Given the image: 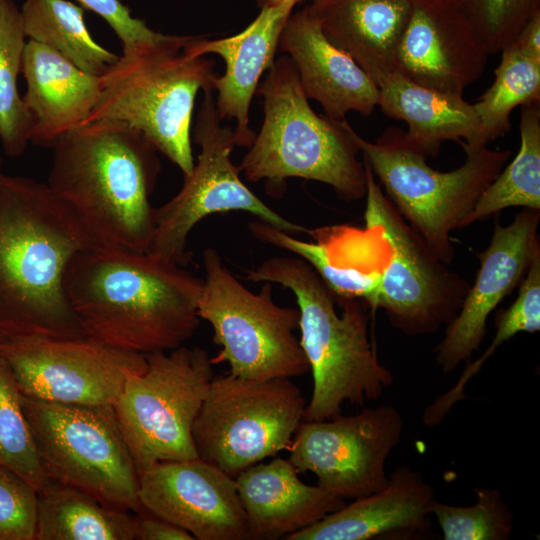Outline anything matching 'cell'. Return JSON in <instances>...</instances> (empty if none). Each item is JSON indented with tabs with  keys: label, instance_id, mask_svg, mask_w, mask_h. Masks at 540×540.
I'll return each mask as SVG.
<instances>
[{
	"label": "cell",
	"instance_id": "1",
	"mask_svg": "<svg viewBox=\"0 0 540 540\" xmlns=\"http://www.w3.org/2000/svg\"><path fill=\"white\" fill-rule=\"evenodd\" d=\"M150 252L89 246L70 261L64 289L86 336L138 353L166 352L196 332L203 279Z\"/></svg>",
	"mask_w": 540,
	"mask_h": 540
},
{
	"label": "cell",
	"instance_id": "2",
	"mask_svg": "<svg viewBox=\"0 0 540 540\" xmlns=\"http://www.w3.org/2000/svg\"><path fill=\"white\" fill-rule=\"evenodd\" d=\"M89 246L47 183L0 175V336H86L64 277L72 258Z\"/></svg>",
	"mask_w": 540,
	"mask_h": 540
},
{
	"label": "cell",
	"instance_id": "3",
	"mask_svg": "<svg viewBox=\"0 0 540 540\" xmlns=\"http://www.w3.org/2000/svg\"><path fill=\"white\" fill-rule=\"evenodd\" d=\"M51 149L47 185L92 245L148 252L155 227L150 197L161 167L147 138L123 123L98 120Z\"/></svg>",
	"mask_w": 540,
	"mask_h": 540
},
{
	"label": "cell",
	"instance_id": "4",
	"mask_svg": "<svg viewBox=\"0 0 540 540\" xmlns=\"http://www.w3.org/2000/svg\"><path fill=\"white\" fill-rule=\"evenodd\" d=\"M245 279L289 289L300 312V345L313 376L304 420L338 417L342 406H363L392 386V372L379 362L368 335V305L336 299L312 266L301 257L278 256L244 270Z\"/></svg>",
	"mask_w": 540,
	"mask_h": 540
},
{
	"label": "cell",
	"instance_id": "5",
	"mask_svg": "<svg viewBox=\"0 0 540 540\" xmlns=\"http://www.w3.org/2000/svg\"><path fill=\"white\" fill-rule=\"evenodd\" d=\"M256 93L263 98L264 118L238 167L247 181L265 180L272 193L285 180L302 178L331 186L346 202L365 197L366 171L354 129L346 119L311 108L287 55L275 58Z\"/></svg>",
	"mask_w": 540,
	"mask_h": 540
},
{
	"label": "cell",
	"instance_id": "6",
	"mask_svg": "<svg viewBox=\"0 0 540 540\" xmlns=\"http://www.w3.org/2000/svg\"><path fill=\"white\" fill-rule=\"evenodd\" d=\"M190 36L162 34L120 56L101 76L98 102L84 124L108 120L142 133L189 176L194 168L191 122L199 91L214 90L215 62L190 55ZM83 124V125H84Z\"/></svg>",
	"mask_w": 540,
	"mask_h": 540
},
{
	"label": "cell",
	"instance_id": "7",
	"mask_svg": "<svg viewBox=\"0 0 540 540\" xmlns=\"http://www.w3.org/2000/svg\"><path fill=\"white\" fill-rule=\"evenodd\" d=\"M354 140L403 219L445 264L454 257L451 233L468 225L479 197L508 161L509 150L460 143L466 159L447 172L427 163L399 127H388L370 142L353 130Z\"/></svg>",
	"mask_w": 540,
	"mask_h": 540
},
{
	"label": "cell",
	"instance_id": "8",
	"mask_svg": "<svg viewBox=\"0 0 540 540\" xmlns=\"http://www.w3.org/2000/svg\"><path fill=\"white\" fill-rule=\"evenodd\" d=\"M203 265L198 316L211 325L213 343L221 348L212 363H227L230 375L259 381L309 372L294 334L299 309L276 304L270 282H263L258 293L250 291L213 248L204 251Z\"/></svg>",
	"mask_w": 540,
	"mask_h": 540
},
{
	"label": "cell",
	"instance_id": "9",
	"mask_svg": "<svg viewBox=\"0 0 540 540\" xmlns=\"http://www.w3.org/2000/svg\"><path fill=\"white\" fill-rule=\"evenodd\" d=\"M209 353L180 346L146 355L113 405L138 473L164 461L198 458L192 428L214 377Z\"/></svg>",
	"mask_w": 540,
	"mask_h": 540
},
{
	"label": "cell",
	"instance_id": "10",
	"mask_svg": "<svg viewBox=\"0 0 540 540\" xmlns=\"http://www.w3.org/2000/svg\"><path fill=\"white\" fill-rule=\"evenodd\" d=\"M21 403L49 480L118 509H143L139 473L112 405L62 404L22 394Z\"/></svg>",
	"mask_w": 540,
	"mask_h": 540
},
{
	"label": "cell",
	"instance_id": "11",
	"mask_svg": "<svg viewBox=\"0 0 540 540\" xmlns=\"http://www.w3.org/2000/svg\"><path fill=\"white\" fill-rule=\"evenodd\" d=\"M305 409L290 378L214 376L192 428L197 455L235 478L288 449Z\"/></svg>",
	"mask_w": 540,
	"mask_h": 540
},
{
	"label": "cell",
	"instance_id": "12",
	"mask_svg": "<svg viewBox=\"0 0 540 540\" xmlns=\"http://www.w3.org/2000/svg\"><path fill=\"white\" fill-rule=\"evenodd\" d=\"M221 121L213 90L203 91L193 129V140L200 146L197 163L192 173L184 177L180 191L155 208V227L148 252L181 266L191 261L186 249L190 232L212 214L245 211L291 235L308 230L282 217L244 184L231 160L237 146L234 129Z\"/></svg>",
	"mask_w": 540,
	"mask_h": 540
},
{
	"label": "cell",
	"instance_id": "13",
	"mask_svg": "<svg viewBox=\"0 0 540 540\" xmlns=\"http://www.w3.org/2000/svg\"><path fill=\"white\" fill-rule=\"evenodd\" d=\"M362 160L366 171V227L379 230L389 249V260L380 270L378 308L405 335L434 333L456 316L470 284L430 250Z\"/></svg>",
	"mask_w": 540,
	"mask_h": 540
},
{
	"label": "cell",
	"instance_id": "14",
	"mask_svg": "<svg viewBox=\"0 0 540 540\" xmlns=\"http://www.w3.org/2000/svg\"><path fill=\"white\" fill-rule=\"evenodd\" d=\"M0 355L22 395L62 404L113 406L127 374L146 368V355L88 336H0Z\"/></svg>",
	"mask_w": 540,
	"mask_h": 540
},
{
	"label": "cell",
	"instance_id": "15",
	"mask_svg": "<svg viewBox=\"0 0 540 540\" xmlns=\"http://www.w3.org/2000/svg\"><path fill=\"white\" fill-rule=\"evenodd\" d=\"M404 421L391 405L354 415L303 420L289 446L298 472H311L319 486L342 499H357L384 488L386 461L400 443Z\"/></svg>",
	"mask_w": 540,
	"mask_h": 540
},
{
	"label": "cell",
	"instance_id": "16",
	"mask_svg": "<svg viewBox=\"0 0 540 540\" xmlns=\"http://www.w3.org/2000/svg\"><path fill=\"white\" fill-rule=\"evenodd\" d=\"M138 493L143 509L194 539H249L235 478L199 457L149 467L139 474Z\"/></svg>",
	"mask_w": 540,
	"mask_h": 540
},
{
	"label": "cell",
	"instance_id": "17",
	"mask_svg": "<svg viewBox=\"0 0 540 540\" xmlns=\"http://www.w3.org/2000/svg\"><path fill=\"white\" fill-rule=\"evenodd\" d=\"M488 56L461 2L413 0L395 67L418 85L463 97L482 76Z\"/></svg>",
	"mask_w": 540,
	"mask_h": 540
},
{
	"label": "cell",
	"instance_id": "18",
	"mask_svg": "<svg viewBox=\"0 0 540 540\" xmlns=\"http://www.w3.org/2000/svg\"><path fill=\"white\" fill-rule=\"evenodd\" d=\"M540 210L524 208L502 226L497 220L488 247L477 253L480 267L462 305L435 348L443 372H451L479 348L489 315L524 278L540 254Z\"/></svg>",
	"mask_w": 540,
	"mask_h": 540
},
{
	"label": "cell",
	"instance_id": "19",
	"mask_svg": "<svg viewBox=\"0 0 540 540\" xmlns=\"http://www.w3.org/2000/svg\"><path fill=\"white\" fill-rule=\"evenodd\" d=\"M296 4L293 0L279 5L262 3L258 16L240 33L214 40L190 36L186 43L192 56L213 53L225 61V73L213 82L215 103L221 120H235L237 146L249 148L254 140L250 104L264 72L275 61L281 32Z\"/></svg>",
	"mask_w": 540,
	"mask_h": 540
},
{
	"label": "cell",
	"instance_id": "20",
	"mask_svg": "<svg viewBox=\"0 0 540 540\" xmlns=\"http://www.w3.org/2000/svg\"><path fill=\"white\" fill-rule=\"evenodd\" d=\"M278 49L293 63L302 91L318 102L325 116L343 120L349 112L370 116L378 106L379 88L345 52L324 36L307 7L291 13Z\"/></svg>",
	"mask_w": 540,
	"mask_h": 540
},
{
	"label": "cell",
	"instance_id": "21",
	"mask_svg": "<svg viewBox=\"0 0 540 540\" xmlns=\"http://www.w3.org/2000/svg\"><path fill=\"white\" fill-rule=\"evenodd\" d=\"M21 72L26 81L22 99L30 119L28 140L45 148L85 123L102 90L100 76L33 40L26 42Z\"/></svg>",
	"mask_w": 540,
	"mask_h": 540
},
{
	"label": "cell",
	"instance_id": "22",
	"mask_svg": "<svg viewBox=\"0 0 540 540\" xmlns=\"http://www.w3.org/2000/svg\"><path fill=\"white\" fill-rule=\"evenodd\" d=\"M235 482L252 540L285 539L346 504L321 486L302 482L290 460L279 457L245 469Z\"/></svg>",
	"mask_w": 540,
	"mask_h": 540
},
{
	"label": "cell",
	"instance_id": "23",
	"mask_svg": "<svg viewBox=\"0 0 540 540\" xmlns=\"http://www.w3.org/2000/svg\"><path fill=\"white\" fill-rule=\"evenodd\" d=\"M434 488L409 466H399L387 485L354 499L286 540H369L424 531L432 514Z\"/></svg>",
	"mask_w": 540,
	"mask_h": 540
},
{
	"label": "cell",
	"instance_id": "24",
	"mask_svg": "<svg viewBox=\"0 0 540 540\" xmlns=\"http://www.w3.org/2000/svg\"><path fill=\"white\" fill-rule=\"evenodd\" d=\"M413 0H312L324 36L376 83L396 71L395 55Z\"/></svg>",
	"mask_w": 540,
	"mask_h": 540
},
{
	"label": "cell",
	"instance_id": "25",
	"mask_svg": "<svg viewBox=\"0 0 540 540\" xmlns=\"http://www.w3.org/2000/svg\"><path fill=\"white\" fill-rule=\"evenodd\" d=\"M378 88L382 112L406 122L407 140L427 157H436L446 141L470 147L488 146L473 104L463 97L423 87L396 71L384 78Z\"/></svg>",
	"mask_w": 540,
	"mask_h": 540
},
{
	"label": "cell",
	"instance_id": "26",
	"mask_svg": "<svg viewBox=\"0 0 540 540\" xmlns=\"http://www.w3.org/2000/svg\"><path fill=\"white\" fill-rule=\"evenodd\" d=\"M138 517L49 480L38 492L35 540H133Z\"/></svg>",
	"mask_w": 540,
	"mask_h": 540
},
{
	"label": "cell",
	"instance_id": "27",
	"mask_svg": "<svg viewBox=\"0 0 540 540\" xmlns=\"http://www.w3.org/2000/svg\"><path fill=\"white\" fill-rule=\"evenodd\" d=\"M25 34L86 73L103 76L120 58L97 43L88 31L82 6L67 0H25Z\"/></svg>",
	"mask_w": 540,
	"mask_h": 540
},
{
	"label": "cell",
	"instance_id": "28",
	"mask_svg": "<svg viewBox=\"0 0 540 540\" xmlns=\"http://www.w3.org/2000/svg\"><path fill=\"white\" fill-rule=\"evenodd\" d=\"M518 153L485 188L468 225L510 207L540 210V101L521 106Z\"/></svg>",
	"mask_w": 540,
	"mask_h": 540
},
{
	"label": "cell",
	"instance_id": "29",
	"mask_svg": "<svg viewBox=\"0 0 540 540\" xmlns=\"http://www.w3.org/2000/svg\"><path fill=\"white\" fill-rule=\"evenodd\" d=\"M26 39L21 10L12 0H0V144L13 158L29 143V114L17 89Z\"/></svg>",
	"mask_w": 540,
	"mask_h": 540
},
{
	"label": "cell",
	"instance_id": "30",
	"mask_svg": "<svg viewBox=\"0 0 540 540\" xmlns=\"http://www.w3.org/2000/svg\"><path fill=\"white\" fill-rule=\"evenodd\" d=\"M494 73L492 85L473 104L487 145L509 132L516 107L540 101V61L509 45Z\"/></svg>",
	"mask_w": 540,
	"mask_h": 540
},
{
	"label": "cell",
	"instance_id": "31",
	"mask_svg": "<svg viewBox=\"0 0 540 540\" xmlns=\"http://www.w3.org/2000/svg\"><path fill=\"white\" fill-rule=\"evenodd\" d=\"M249 230L258 240L287 250L307 261L336 299H359L375 311L378 309L380 270H366L335 261L321 242L313 243L293 238L267 223L256 220Z\"/></svg>",
	"mask_w": 540,
	"mask_h": 540
},
{
	"label": "cell",
	"instance_id": "32",
	"mask_svg": "<svg viewBox=\"0 0 540 540\" xmlns=\"http://www.w3.org/2000/svg\"><path fill=\"white\" fill-rule=\"evenodd\" d=\"M0 465L40 492L49 483L21 403L14 375L0 355Z\"/></svg>",
	"mask_w": 540,
	"mask_h": 540
},
{
	"label": "cell",
	"instance_id": "33",
	"mask_svg": "<svg viewBox=\"0 0 540 540\" xmlns=\"http://www.w3.org/2000/svg\"><path fill=\"white\" fill-rule=\"evenodd\" d=\"M476 502L450 505L437 500L432 506L445 540H507L513 530V513L496 488H474Z\"/></svg>",
	"mask_w": 540,
	"mask_h": 540
},
{
	"label": "cell",
	"instance_id": "34",
	"mask_svg": "<svg viewBox=\"0 0 540 540\" xmlns=\"http://www.w3.org/2000/svg\"><path fill=\"white\" fill-rule=\"evenodd\" d=\"M495 336L485 352L471 362L452 387L456 394L464 392L467 382L482 368L497 348L521 332L534 333L540 330V254L531 262L521 281L517 298L495 320Z\"/></svg>",
	"mask_w": 540,
	"mask_h": 540
},
{
	"label": "cell",
	"instance_id": "35",
	"mask_svg": "<svg viewBox=\"0 0 540 540\" xmlns=\"http://www.w3.org/2000/svg\"><path fill=\"white\" fill-rule=\"evenodd\" d=\"M462 6L492 55L514 41L528 20L540 11V0H463Z\"/></svg>",
	"mask_w": 540,
	"mask_h": 540
},
{
	"label": "cell",
	"instance_id": "36",
	"mask_svg": "<svg viewBox=\"0 0 540 540\" xmlns=\"http://www.w3.org/2000/svg\"><path fill=\"white\" fill-rule=\"evenodd\" d=\"M38 492L0 465V540H35Z\"/></svg>",
	"mask_w": 540,
	"mask_h": 540
},
{
	"label": "cell",
	"instance_id": "37",
	"mask_svg": "<svg viewBox=\"0 0 540 540\" xmlns=\"http://www.w3.org/2000/svg\"><path fill=\"white\" fill-rule=\"evenodd\" d=\"M82 7L101 16L121 41L122 54L157 40L162 33L150 29L143 20L131 15L120 0H76Z\"/></svg>",
	"mask_w": 540,
	"mask_h": 540
},
{
	"label": "cell",
	"instance_id": "38",
	"mask_svg": "<svg viewBox=\"0 0 540 540\" xmlns=\"http://www.w3.org/2000/svg\"><path fill=\"white\" fill-rule=\"evenodd\" d=\"M135 539L193 540L194 538L189 532L179 526L152 515L151 517H138Z\"/></svg>",
	"mask_w": 540,
	"mask_h": 540
},
{
	"label": "cell",
	"instance_id": "39",
	"mask_svg": "<svg viewBox=\"0 0 540 540\" xmlns=\"http://www.w3.org/2000/svg\"><path fill=\"white\" fill-rule=\"evenodd\" d=\"M510 45L520 53L540 61V11L528 20Z\"/></svg>",
	"mask_w": 540,
	"mask_h": 540
},
{
	"label": "cell",
	"instance_id": "40",
	"mask_svg": "<svg viewBox=\"0 0 540 540\" xmlns=\"http://www.w3.org/2000/svg\"><path fill=\"white\" fill-rule=\"evenodd\" d=\"M286 1H290V0H262V3L268 4V5H279ZM293 1H295L298 4L299 2L305 1V0H293Z\"/></svg>",
	"mask_w": 540,
	"mask_h": 540
},
{
	"label": "cell",
	"instance_id": "41",
	"mask_svg": "<svg viewBox=\"0 0 540 540\" xmlns=\"http://www.w3.org/2000/svg\"><path fill=\"white\" fill-rule=\"evenodd\" d=\"M2 167H3V160H2V157L0 156V175L3 173Z\"/></svg>",
	"mask_w": 540,
	"mask_h": 540
},
{
	"label": "cell",
	"instance_id": "42",
	"mask_svg": "<svg viewBox=\"0 0 540 540\" xmlns=\"http://www.w3.org/2000/svg\"><path fill=\"white\" fill-rule=\"evenodd\" d=\"M448 1H456V2H463V0H448Z\"/></svg>",
	"mask_w": 540,
	"mask_h": 540
}]
</instances>
